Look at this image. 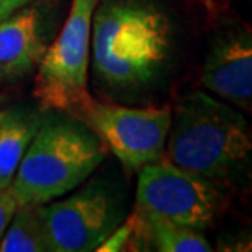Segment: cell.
I'll return each instance as SVG.
<instances>
[{
  "label": "cell",
  "instance_id": "cell-1",
  "mask_svg": "<svg viewBox=\"0 0 252 252\" xmlns=\"http://www.w3.org/2000/svg\"><path fill=\"white\" fill-rule=\"evenodd\" d=\"M172 51V22L151 0H102L92 20L95 74L110 87H143L159 77Z\"/></svg>",
  "mask_w": 252,
  "mask_h": 252
},
{
  "label": "cell",
  "instance_id": "cell-2",
  "mask_svg": "<svg viewBox=\"0 0 252 252\" xmlns=\"http://www.w3.org/2000/svg\"><path fill=\"white\" fill-rule=\"evenodd\" d=\"M167 144L169 162L215 182L243 172L252 154L246 118L201 90L177 100Z\"/></svg>",
  "mask_w": 252,
  "mask_h": 252
},
{
  "label": "cell",
  "instance_id": "cell-3",
  "mask_svg": "<svg viewBox=\"0 0 252 252\" xmlns=\"http://www.w3.org/2000/svg\"><path fill=\"white\" fill-rule=\"evenodd\" d=\"M49 112L8 187L18 205H44L64 196L107 158L108 149L82 120Z\"/></svg>",
  "mask_w": 252,
  "mask_h": 252
},
{
  "label": "cell",
  "instance_id": "cell-4",
  "mask_svg": "<svg viewBox=\"0 0 252 252\" xmlns=\"http://www.w3.org/2000/svg\"><path fill=\"white\" fill-rule=\"evenodd\" d=\"M98 0H70L64 27L49 43L34 77V97L44 110L77 117L92 97L87 90L92 20Z\"/></svg>",
  "mask_w": 252,
  "mask_h": 252
},
{
  "label": "cell",
  "instance_id": "cell-5",
  "mask_svg": "<svg viewBox=\"0 0 252 252\" xmlns=\"http://www.w3.org/2000/svg\"><path fill=\"white\" fill-rule=\"evenodd\" d=\"M223 201L218 182L158 162L139 169L134 210L146 216L203 231L213 223Z\"/></svg>",
  "mask_w": 252,
  "mask_h": 252
},
{
  "label": "cell",
  "instance_id": "cell-6",
  "mask_svg": "<svg viewBox=\"0 0 252 252\" xmlns=\"http://www.w3.org/2000/svg\"><path fill=\"white\" fill-rule=\"evenodd\" d=\"M51 252H92L125 220L122 195L103 180L41 205Z\"/></svg>",
  "mask_w": 252,
  "mask_h": 252
},
{
  "label": "cell",
  "instance_id": "cell-7",
  "mask_svg": "<svg viewBox=\"0 0 252 252\" xmlns=\"http://www.w3.org/2000/svg\"><path fill=\"white\" fill-rule=\"evenodd\" d=\"M126 172L162 160L172 120L170 107L129 108L90 100L79 115Z\"/></svg>",
  "mask_w": 252,
  "mask_h": 252
},
{
  "label": "cell",
  "instance_id": "cell-8",
  "mask_svg": "<svg viewBox=\"0 0 252 252\" xmlns=\"http://www.w3.org/2000/svg\"><path fill=\"white\" fill-rule=\"evenodd\" d=\"M54 10L34 0L0 22V79L12 82L38 67L53 38Z\"/></svg>",
  "mask_w": 252,
  "mask_h": 252
},
{
  "label": "cell",
  "instance_id": "cell-9",
  "mask_svg": "<svg viewBox=\"0 0 252 252\" xmlns=\"http://www.w3.org/2000/svg\"><path fill=\"white\" fill-rule=\"evenodd\" d=\"M201 85L226 102L251 110L252 38L243 27L223 30L213 38L200 75Z\"/></svg>",
  "mask_w": 252,
  "mask_h": 252
},
{
  "label": "cell",
  "instance_id": "cell-10",
  "mask_svg": "<svg viewBox=\"0 0 252 252\" xmlns=\"http://www.w3.org/2000/svg\"><path fill=\"white\" fill-rule=\"evenodd\" d=\"M43 115L32 108H15L0 115V189H8Z\"/></svg>",
  "mask_w": 252,
  "mask_h": 252
},
{
  "label": "cell",
  "instance_id": "cell-11",
  "mask_svg": "<svg viewBox=\"0 0 252 252\" xmlns=\"http://www.w3.org/2000/svg\"><path fill=\"white\" fill-rule=\"evenodd\" d=\"M41 205H18L0 241V252H48Z\"/></svg>",
  "mask_w": 252,
  "mask_h": 252
},
{
  "label": "cell",
  "instance_id": "cell-12",
  "mask_svg": "<svg viewBox=\"0 0 252 252\" xmlns=\"http://www.w3.org/2000/svg\"><path fill=\"white\" fill-rule=\"evenodd\" d=\"M136 211V210H134ZM143 224L149 251L159 252H211L213 248L200 229L189 228L167 220L153 218L136 211Z\"/></svg>",
  "mask_w": 252,
  "mask_h": 252
},
{
  "label": "cell",
  "instance_id": "cell-13",
  "mask_svg": "<svg viewBox=\"0 0 252 252\" xmlns=\"http://www.w3.org/2000/svg\"><path fill=\"white\" fill-rule=\"evenodd\" d=\"M17 206L18 203H17V200H15V196L10 193V190L0 189V241L3 238L5 229H7Z\"/></svg>",
  "mask_w": 252,
  "mask_h": 252
},
{
  "label": "cell",
  "instance_id": "cell-14",
  "mask_svg": "<svg viewBox=\"0 0 252 252\" xmlns=\"http://www.w3.org/2000/svg\"><path fill=\"white\" fill-rule=\"evenodd\" d=\"M33 2L34 0H0V22Z\"/></svg>",
  "mask_w": 252,
  "mask_h": 252
}]
</instances>
